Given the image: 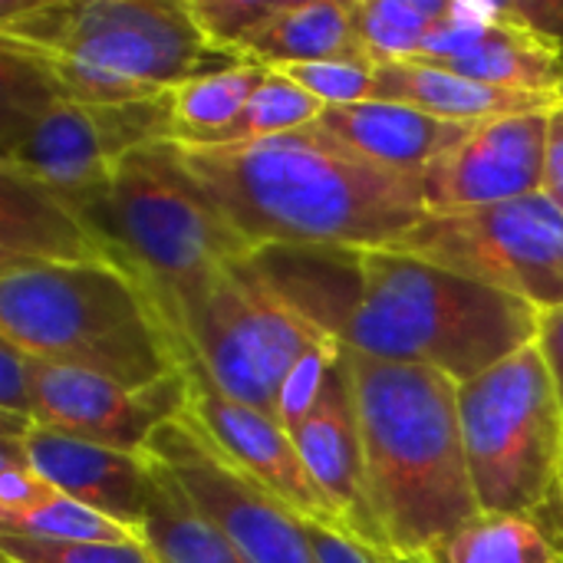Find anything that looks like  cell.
<instances>
[{
    "label": "cell",
    "mask_w": 563,
    "mask_h": 563,
    "mask_svg": "<svg viewBox=\"0 0 563 563\" xmlns=\"http://www.w3.org/2000/svg\"><path fill=\"white\" fill-rule=\"evenodd\" d=\"M251 264L340 350L455 383L538 340L534 307L396 247H267Z\"/></svg>",
    "instance_id": "6da1fadb"
},
{
    "label": "cell",
    "mask_w": 563,
    "mask_h": 563,
    "mask_svg": "<svg viewBox=\"0 0 563 563\" xmlns=\"http://www.w3.org/2000/svg\"><path fill=\"white\" fill-rule=\"evenodd\" d=\"M165 145L247 254L389 247L429 214L419 178L366 162L320 122L231 145Z\"/></svg>",
    "instance_id": "7a4b0ae2"
},
{
    "label": "cell",
    "mask_w": 563,
    "mask_h": 563,
    "mask_svg": "<svg viewBox=\"0 0 563 563\" xmlns=\"http://www.w3.org/2000/svg\"><path fill=\"white\" fill-rule=\"evenodd\" d=\"M366 472V501L386 554L426 558L482 508L472 488L459 383L409 363L343 350Z\"/></svg>",
    "instance_id": "3957f363"
},
{
    "label": "cell",
    "mask_w": 563,
    "mask_h": 563,
    "mask_svg": "<svg viewBox=\"0 0 563 563\" xmlns=\"http://www.w3.org/2000/svg\"><path fill=\"white\" fill-rule=\"evenodd\" d=\"M0 46L30 56L59 92L92 106L165 96L241 63L198 36L181 0H7Z\"/></svg>",
    "instance_id": "277c9868"
},
{
    "label": "cell",
    "mask_w": 563,
    "mask_h": 563,
    "mask_svg": "<svg viewBox=\"0 0 563 563\" xmlns=\"http://www.w3.org/2000/svg\"><path fill=\"white\" fill-rule=\"evenodd\" d=\"M0 336L43 363L142 389L181 369V340L122 264H0Z\"/></svg>",
    "instance_id": "5b68a950"
},
{
    "label": "cell",
    "mask_w": 563,
    "mask_h": 563,
    "mask_svg": "<svg viewBox=\"0 0 563 563\" xmlns=\"http://www.w3.org/2000/svg\"><path fill=\"white\" fill-rule=\"evenodd\" d=\"M73 208L106 241L112 261L152 290L168 323L178 303L214 271L251 257L214 205L175 165L165 139L129 152L106 185Z\"/></svg>",
    "instance_id": "8992f818"
},
{
    "label": "cell",
    "mask_w": 563,
    "mask_h": 563,
    "mask_svg": "<svg viewBox=\"0 0 563 563\" xmlns=\"http://www.w3.org/2000/svg\"><path fill=\"white\" fill-rule=\"evenodd\" d=\"M0 168L40 181L69 205L99 191L129 152L172 132L168 92L115 106L79 102L10 46H0Z\"/></svg>",
    "instance_id": "52a82bcc"
},
{
    "label": "cell",
    "mask_w": 563,
    "mask_h": 563,
    "mask_svg": "<svg viewBox=\"0 0 563 563\" xmlns=\"http://www.w3.org/2000/svg\"><path fill=\"white\" fill-rule=\"evenodd\" d=\"M459 422L482 511L548 515L563 472V406L534 343L459 383Z\"/></svg>",
    "instance_id": "ba28073f"
},
{
    "label": "cell",
    "mask_w": 563,
    "mask_h": 563,
    "mask_svg": "<svg viewBox=\"0 0 563 563\" xmlns=\"http://www.w3.org/2000/svg\"><path fill=\"white\" fill-rule=\"evenodd\" d=\"M172 327L181 340V363L274 419L287 376L307 350L327 340L257 274L251 257L214 271L178 303Z\"/></svg>",
    "instance_id": "9c48e42d"
},
{
    "label": "cell",
    "mask_w": 563,
    "mask_h": 563,
    "mask_svg": "<svg viewBox=\"0 0 563 563\" xmlns=\"http://www.w3.org/2000/svg\"><path fill=\"white\" fill-rule=\"evenodd\" d=\"M389 247L508 294L538 313L563 310V211L544 191L475 211L426 214Z\"/></svg>",
    "instance_id": "30bf717a"
},
{
    "label": "cell",
    "mask_w": 563,
    "mask_h": 563,
    "mask_svg": "<svg viewBox=\"0 0 563 563\" xmlns=\"http://www.w3.org/2000/svg\"><path fill=\"white\" fill-rule=\"evenodd\" d=\"M244 563H313L307 518L234 465L191 412L162 426L148 449Z\"/></svg>",
    "instance_id": "8fae6325"
},
{
    "label": "cell",
    "mask_w": 563,
    "mask_h": 563,
    "mask_svg": "<svg viewBox=\"0 0 563 563\" xmlns=\"http://www.w3.org/2000/svg\"><path fill=\"white\" fill-rule=\"evenodd\" d=\"M551 112H518L468 125L419 175L426 211H475L541 191Z\"/></svg>",
    "instance_id": "7c38bea8"
},
{
    "label": "cell",
    "mask_w": 563,
    "mask_h": 563,
    "mask_svg": "<svg viewBox=\"0 0 563 563\" xmlns=\"http://www.w3.org/2000/svg\"><path fill=\"white\" fill-rule=\"evenodd\" d=\"M188 409L191 379L185 366L142 389H125L106 376L40 360L33 416L43 429L119 452H145L152 435Z\"/></svg>",
    "instance_id": "4fadbf2b"
},
{
    "label": "cell",
    "mask_w": 563,
    "mask_h": 563,
    "mask_svg": "<svg viewBox=\"0 0 563 563\" xmlns=\"http://www.w3.org/2000/svg\"><path fill=\"white\" fill-rule=\"evenodd\" d=\"M181 366L191 379V409L188 412L224 449V455L234 465H241L251 478H257L264 488H271L300 518L340 525L330 501L310 478L294 435L280 426V419L224 396L195 366H188V363H181Z\"/></svg>",
    "instance_id": "5bb4252c"
},
{
    "label": "cell",
    "mask_w": 563,
    "mask_h": 563,
    "mask_svg": "<svg viewBox=\"0 0 563 563\" xmlns=\"http://www.w3.org/2000/svg\"><path fill=\"white\" fill-rule=\"evenodd\" d=\"M297 452L330 501L340 525L356 534L360 541L383 548V538L376 531L369 501H366V472H363V442H360V419H356V399L350 369L340 350L336 366L327 376V386L317 399V406L290 429Z\"/></svg>",
    "instance_id": "9a60e30c"
},
{
    "label": "cell",
    "mask_w": 563,
    "mask_h": 563,
    "mask_svg": "<svg viewBox=\"0 0 563 563\" xmlns=\"http://www.w3.org/2000/svg\"><path fill=\"white\" fill-rule=\"evenodd\" d=\"M23 445L30 465L59 495L86 508H96L106 518L139 534L148 505V485H152L148 452H119L43 426H36L23 439Z\"/></svg>",
    "instance_id": "2e32d148"
},
{
    "label": "cell",
    "mask_w": 563,
    "mask_h": 563,
    "mask_svg": "<svg viewBox=\"0 0 563 563\" xmlns=\"http://www.w3.org/2000/svg\"><path fill=\"white\" fill-rule=\"evenodd\" d=\"M13 261L102 264L112 254L66 198L13 168H0V264Z\"/></svg>",
    "instance_id": "e0dca14e"
},
{
    "label": "cell",
    "mask_w": 563,
    "mask_h": 563,
    "mask_svg": "<svg viewBox=\"0 0 563 563\" xmlns=\"http://www.w3.org/2000/svg\"><path fill=\"white\" fill-rule=\"evenodd\" d=\"M317 122L366 162L412 178H419L455 139L468 132V125L445 122L416 106L389 99L323 109Z\"/></svg>",
    "instance_id": "ac0fdd59"
},
{
    "label": "cell",
    "mask_w": 563,
    "mask_h": 563,
    "mask_svg": "<svg viewBox=\"0 0 563 563\" xmlns=\"http://www.w3.org/2000/svg\"><path fill=\"white\" fill-rule=\"evenodd\" d=\"M389 102L416 106L435 119L475 125L498 115L518 112H544L554 109L563 96H534V92H511L478 79H468L449 66L409 59V63H386L376 66V96Z\"/></svg>",
    "instance_id": "d6986e66"
},
{
    "label": "cell",
    "mask_w": 563,
    "mask_h": 563,
    "mask_svg": "<svg viewBox=\"0 0 563 563\" xmlns=\"http://www.w3.org/2000/svg\"><path fill=\"white\" fill-rule=\"evenodd\" d=\"M439 66H449L468 79L511 92L563 96V46L518 23L508 13L505 0H501V20L472 49Z\"/></svg>",
    "instance_id": "ffe728a7"
},
{
    "label": "cell",
    "mask_w": 563,
    "mask_h": 563,
    "mask_svg": "<svg viewBox=\"0 0 563 563\" xmlns=\"http://www.w3.org/2000/svg\"><path fill=\"white\" fill-rule=\"evenodd\" d=\"M369 59L356 36L353 0H284L251 46L254 63L290 66L317 59ZM373 63V59H369Z\"/></svg>",
    "instance_id": "44dd1931"
},
{
    "label": "cell",
    "mask_w": 563,
    "mask_h": 563,
    "mask_svg": "<svg viewBox=\"0 0 563 563\" xmlns=\"http://www.w3.org/2000/svg\"><path fill=\"white\" fill-rule=\"evenodd\" d=\"M139 538L158 563H244L231 541L175 482V475L155 459Z\"/></svg>",
    "instance_id": "7402d4cb"
},
{
    "label": "cell",
    "mask_w": 563,
    "mask_h": 563,
    "mask_svg": "<svg viewBox=\"0 0 563 563\" xmlns=\"http://www.w3.org/2000/svg\"><path fill=\"white\" fill-rule=\"evenodd\" d=\"M267 76H271V66L241 59V63L178 82L175 89H168V109H172L168 139L191 142V145L214 142L244 112L247 99Z\"/></svg>",
    "instance_id": "603a6c76"
},
{
    "label": "cell",
    "mask_w": 563,
    "mask_h": 563,
    "mask_svg": "<svg viewBox=\"0 0 563 563\" xmlns=\"http://www.w3.org/2000/svg\"><path fill=\"white\" fill-rule=\"evenodd\" d=\"M429 563H563L558 534L534 515L478 511L455 534L439 541Z\"/></svg>",
    "instance_id": "cb8c5ba5"
},
{
    "label": "cell",
    "mask_w": 563,
    "mask_h": 563,
    "mask_svg": "<svg viewBox=\"0 0 563 563\" xmlns=\"http://www.w3.org/2000/svg\"><path fill=\"white\" fill-rule=\"evenodd\" d=\"M449 0H353V20L363 53L376 63L419 59Z\"/></svg>",
    "instance_id": "d4e9b609"
},
{
    "label": "cell",
    "mask_w": 563,
    "mask_h": 563,
    "mask_svg": "<svg viewBox=\"0 0 563 563\" xmlns=\"http://www.w3.org/2000/svg\"><path fill=\"white\" fill-rule=\"evenodd\" d=\"M323 102H317L307 89H300L294 79L271 69V76L254 89L244 112L208 145H231V142H251V139H271L284 132H297L313 125L323 115Z\"/></svg>",
    "instance_id": "484cf974"
},
{
    "label": "cell",
    "mask_w": 563,
    "mask_h": 563,
    "mask_svg": "<svg viewBox=\"0 0 563 563\" xmlns=\"http://www.w3.org/2000/svg\"><path fill=\"white\" fill-rule=\"evenodd\" d=\"M280 3L284 0H181V10L214 53L247 59Z\"/></svg>",
    "instance_id": "4316f807"
},
{
    "label": "cell",
    "mask_w": 563,
    "mask_h": 563,
    "mask_svg": "<svg viewBox=\"0 0 563 563\" xmlns=\"http://www.w3.org/2000/svg\"><path fill=\"white\" fill-rule=\"evenodd\" d=\"M0 534L13 538H36V541H69V544H122V541H142L125 525L106 518L96 508H86L66 495L46 501L33 515L20 521L0 525Z\"/></svg>",
    "instance_id": "83f0119b"
},
{
    "label": "cell",
    "mask_w": 563,
    "mask_h": 563,
    "mask_svg": "<svg viewBox=\"0 0 563 563\" xmlns=\"http://www.w3.org/2000/svg\"><path fill=\"white\" fill-rule=\"evenodd\" d=\"M280 76L294 79L327 109L369 102L376 96V63L369 59H317V63H290L274 66Z\"/></svg>",
    "instance_id": "f1b7e54d"
},
{
    "label": "cell",
    "mask_w": 563,
    "mask_h": 563,
    "mask_svg": "<svg viewBox=\"0 0 563 563\" xmlns=\"http://www.w3.org/2000/svg\"><path fill=\"white\" fill-rule=\"evenodd\" d=\"M3 563H158L142 541L122 544H69L0 534Z\"/></svg>",
    "instance_id": "f546056e"
},
{
    "label": "cell",
    "mask_w": 563,
    "mask_h": 563,
    "mask_svg": "<svg viewBox=\"0 0 563 563\" xmlns=\"http://www.w3.org/2000/svg\"><path fill=\"white\" fill-rule=\"evenodd\" d=\"M59 498V492L30 465L23 439L0 435V525L20 521Z\"/></svg>",
    "instance_id": "4dcf8cb0"
},
{
    "label": "cell",
    "mask_w": 563,
    "mask_h": 563,
    "mask_svg": "<svg viewBox=\"0 0 563 563\" xmlns=\"http://www.w3.org/2000/svg\"><path fill=\"white\" fill-rule=\"evenodd\" d=\"M336 360H340V346L333 340H320L313 350H307L300 356V363L294 366V373L287 376L284 393H280V412H277V419H280V426L287 432L317 406V399H320V393L327 386V376L336 366Z\"/></svg>",
    "instance_id": "1f68e13d"
},
{
    "label": "cell",
    "mask_w": 563,
    "mask_h": 563,
    "mask_svg": "<svg viewBox=\"0 0 563 563\" xmlns=\"http://www.w3.org/2000/svg\"><path fill=\"white\" fill-rule=\"evenodd\" d=\"M36 376L40 360L0 336V412L36 419Z\"/></svg>",
    "instance_id": "d6a6232c"
},
{
    "label": "cell",
    "mask_w": 563,
    "mask_h": 563,
    "mask_svg": "<svg viewBox=\"0 0 563 563\" xmlns=\"http://www.w3.org/2000/svg\"><path fill=\"white\" fill-rule=\"evenodd\" d=\"M307 541L313 563H386V551H376L340 525L307 521Z\"/></svg>",
    "instance_id": "836d02e7"
},
{
    "label": "cell",
    "mask_w": 563,
    "mask_h": 563,
    "mask_svg": "<svg viewBox=\"0 0 563 563\" xmlns=\"http://www.w3.org/2000/svg\"><path fill=\"white\" fill-rule=\"evenodd\" d=\"M505 7L518 23L563 46V0H505Z\"/></svg>",
    "instance_id": "e575fe53"
},
{
    "label": "cell",
    "mask_w": 563,
    "mask_h": 563,
    "mask_svg": "<svg viewBox=\"0 0 563 563\" xmlns=\"http://www.w3.org/2000/svg\"><path fill=\"white\" fill-rule=\"evenodd\" d=\"M563 211V99L551 112L548 129V162H544V188H541Z\"/></svg>",
    "instance_id": "d590c367"
},
{
    "label": "cell",
    "mask_w": 563,
    "mask_h": 563,
    "mask_svg": "<svg viewBox=\"0 0 563 563\" xmlns=\"http://www.w3.org/2000/svg\"><path fill=\"white\" fill-rule=\"evenodd\" d=\"M538 346L551 366V376H554V386H558V396H561L563 406V310H551V313H541V323H538Z\"/></svg>",
    "instance_id": "8d00e7d4"
},
{
    "label": "cell",
    "mask_w": 563,
    "mask_h": 563,
    "mask_svg": "<svg viewBox=\"0 0 563 563\" xmlns=\"http://www.w3.org/2000/svg\"><path fill=\"white\" fill-rule=\"evenodd\" d=\"M541 521L558 534V541L563 544V472H561V488H558V498H554V505H551V511L548 515H541Z\"/></svg>",
    "instance_id": "74e56055"
},
{
    "label": "cell",
    "mask_w": 563,
    "mask_h": 563,
    "mask_svg": "<svg viewBox=\"0 0 563 563\" xmlns=\"http://www.w3.org/2000/svg\"><path fill=\"white\" fill-rule=\"evenodd\" d=\"M386 563H429L426 558H416V554H386Z\"/></svg>",
    "instance_id": "f35d334b"
}]
</instances>
